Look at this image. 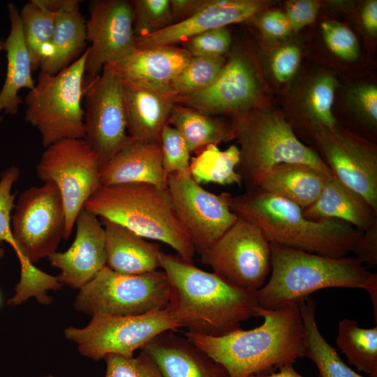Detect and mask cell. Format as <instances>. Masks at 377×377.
Listing matches in <instances>:
<instances>
[{"label":"cell","instance_id":"cell-15","mask_svg":"<svg viewBox=\"0 0 377 377\" xmlns=\"http://www.w3.org/2000/svg\"><path fill=\"white\" fill-rule=\"evenodd\" d=\"M312 136L334 176L377 210L376 145L337 124L318 128Z\"/></svg>","mask_w":377,"mask_h":377},{"label":"cell","instance_id":"cell-12","mask_svg":"<svg viewBox=\"0 0 377 377\" xmlns=\"http://www.w3.org/2000/svg\"><path fill=\"white\" fill-rule=\"evenodd\" d=\"M84 138L101 165L131 139L127 132L123 82L105 65L97 75L85 74L82 84Z\"/></svg>","mask_w":377,"mask_h":377},{"label":"cell","instance_id":"cell-50","mask_svg":"<svg viewBox=\"0 0 377 377\" xmlns=\"http://www.w3.org/2000/svg\"><path fill=\"white\" fill-rule=\"evenodd\" d=\"M249 377H304L297 373L292 364H286L279 368V371L276 373L272 372L269 374L263 375H251Z\"/></svg>","mask_w":377,"mask_h":377},{"label":"cell","instance_id":"cell-2","mask_svg":"<svg viewBox=\"0 0 377 377\" xmlns=\"http://www.w3.org/2000/svg\"><path fill=\"white\" fill-rule=\"evenodd\" d=\"M259 316L264 322L252 330L239 328L219 337L188 332L184 336L221 364L229 377L269 374L306 357L305 329L298 304L278 310L260 307Z\"/></svg>","mask_w":377,"mask_h":377},{"label":"cell","instance_id":"cell-35","mask_svg":"<svg viewBox=\"0 0 377 377\" xmlns=\"http://www.w3.org/2000/svg\"><path fill=\"white\" fill-rule=\"evenodd\" d=\"M227 60L221 57H192L169 85L175 98L187 96L211 85L216 79Z\"/></svg>","mask_w":377,"mask_h":377},{"label":"cell","instance_id":"cell-24","mask_svg":"<svg viewBox=\"0 0 377 377\" xmlns=\"http://www.w3.org/2000/svg\"><path fill=\"white\" fill-rule=\"evenodd\" d=\"M54 12L52 52L40 65V72L55 75L77 59L86 42V21L78 0H44Z\"/></svg>","mask_w":377,"mask_h":377},{"label":"cell","instance_id":"cell-20","mask_svg":"<svg viewBox=\"0 0 377 377\" xmlns=\"http://www.w3.org/2000/svg\"><path fill=\"white\" fill-rule=\"evenodd\" d=\"M122 82L128 135L142 142L161 143L162 131L177 103L175 95L169 89Z\"/></svg>","mask_w":377,"mask_h":377},{"label":"cell","instance_id":"cell-42","mask_svg":"<svg viewBox=\"0 0 377 377\" xmlns=\"http://www.w3.org/2000/svg\"><path fill=\"white\" fill-rule=\"evenodd\" d=\"M352 106L363 121L371 128L377 124V88L371 84L353 87L349 93Z\"/></svg>","mask_w":377,"mask_h":377},{"label":"cell","instance_id":"cell-38","mask_svg":"<svg viewBox=\"0 0 377 377\" xmlns=\"http://www.w3.org/2000/svg\"><path fill=\"white\" fill-rule=\"evenodd\" d=\"M105 377H162L155 361L140 350L136 357H125L116 354L107 355Z\"/></svg>","mask_w":377,"mask_h":377},{"label":"cell","instance_id":"cell-11","mask_svg":"<svg viewBox=\"0 0 377 377\" xmlns=\"http://www.w3.org/2000/svg\"><path fill=\"white\" fill-rule=\"evenodd\" d=\"M101 163L84 139H64L50 145L36 165L38 177L56 184L65 213L64 239L71 236L77 216L102 186Z\"/></svg>","mask_w":377,"mask_h":377},{"label":"cell","instance_id":"cell-25","mask_svg":"<svg viewBox=\"0 0 377 377\" xmlns=\"http://www.w3.org/2000/svg\"><path fill=\"white\" fill-rule=\"evenodd\" d=\"M105 234L106 266L127 274H141L161 267L160 246L126 228L100 218Z\"/></svg>","mask_w":377,"mask_h":377},{"label":"cell","instance_id":"cell-5","mask_svg":"<svg viewBox=\"0 0 377 377\" xmlns=\"http://www.w3.org/2000/svg\"><path fill=\"white\" fill-rule=\"evenodd\" d=\"M271 276L256 291L259 305L278 310L326 288H360L371 275L355 257L331 258L272 244Z\"/></svg>","mask_w":377,"mask_h":377},{"label":"cell","instance_id":"cell-16","mask_svg":"<svg viewBox=\"0 0 377 377\" xmlns=\"http://www.w3.org/2000/svg\"><path fill=\"white\" fill-rule=\"evenodd\" d=\"M263 85L251 55L232 50L214 82L200 91L178 97L176 103L202 113L238 114L263 105Z\"/></svg>","mask_w":377,"mask_h":377},{"label":"cell","instance_id":"cell-28","mask_svg":"<svg viewBox=\"0 0 377 377\" xmlns=\"http://www.w3.org/2000/svg\"><path fill=\"white\" fill-rule=\"evenodd\" d=\"M330 177L306 164L283 163L274 166L258 188L305 209L318 199Z\"/></svg>","mask_w":377,"mask_h":377},{"label":"cell","instance_id":"cell-3","mask_svg":"<svg viewBox=\"0 0 377 377\" xmlns=\"http://www.w3.org/2000/svg\"><path fill=\"white\" fill-rule=\"evenodd\" d=\"M230 208L270 243L323 256H346L362 233L340 220H309L297 205L260 188L232 196Z\"/></svg>","mask_w":377,"mask_h":377},{"label":"cell","instance_id":"cell-33","mask_svg":"<svg viewBox=\"0 0 377 377\" xmlns=\"http://www.w3.org/2000/svg\"><path fill=\"white\" fill-rule=\"evenodd\" d=\"M337 344L349 364L377 377V327L362 328L357 321L345 318L339 323Z\"/></svg>","mask_w":377,"mask_h":377},{"label":"cell","instance_id":"cell-48","mask_svg":"<svg viewBox=\"0 0 377 377\" xmlns=\"http://www.w3.org/2000/svg\"><path fill=\"white\" fill-rule=\"evenodd\" d=\"M362 25L367 32L371 36L377 34V1H368L364 6L361 13Z\"/></svg>","mask_w":377,"mask_h":377},{"label":"cell","instance_id":"cell-19","mask_svg":"<svg viewBox=\"0 0 377 377\" xmlns=\"http://www.w3.org/2000/svg\"><path fill=\"white\" fill-rule=\"evenodd\" d=\"M272 3L262 0H205L186 20L135 39L136 47L177 45L200 34L251 20Z\"/></svg>","mask_w":377,"mask_h":377},{"label":"cell","instance_id":"cell-13","mask_svg":"<svg viewBox=\"0 0 377 377\" xmlns=\"http://www.w3.org/2000/svg\"><path fill=\"white\" fill-rule=\"evenodd\" d=\"M200 257L215 274L249 290L260 289L271 272L270 242L258 227L239 216Z\"/></svg>","mask_w":377,"mask_h":377},{"label":"cell","instance_id":"cell-39","mask_svg":"<svg viewBox=\"0 0 377 377\" xmlns=\"http://www.w3.org/2000/svg\"><path fill=\"white\" fill-rule=\"evenodd\" d=\"M161 147L163 167L167 176L188 170L191 153L177 130L170 125L164 127L161 136Z\"/></svg>","mask_w":377,"mask_h":377},{"label":"cell","instance_id":"cell-43","mask_svg":"<svg viewBox=\"0 0 377 377\" xmlns=\"http://www.w3.org/2000/svg\"><path fill=\"white\" fill-rule=\"evenodd\" d=\"M301 59L300 48L286 44L277 48L270 60V68L275 79L280 82L290 80L296 73Z\"/></svg>","mask_w":377,"mask_h":377},{"label":"cell","instance_id":"cell-8","mask_svg":"<svg viewBox=\"0 0 377 377\" xmlns=\"http://www.w3.org/2000/svg\"><path fill=\"white\" fill-rule=\"evenodd\" d=\"M88 51L55 75L40 73L26 96L25 120L39 131L45 148L61 140L84 138L81 103Z\"/></svg>","mask_w":377,"mask_h":377},{"label":"cell","instance_id":"cell-14","mask_svg":"<svg viewBox=\"0 0 377 377\" xmlns=\"http://www.w3.org/2000/svg\"><path fill=\"white\" fill-rule=\"evenodd\" d=\"M167 188L177 218L199 255L211 247L237 220L232 195L214 194L191 177L189 170L170 174Z\"/></svg>","mask_w":377,"mask_h":377},{"label":"cell","instance_id":"cell-46","mask_svg":"<svg viewBox=\"0 0 377 377\" xmlns=\"http://www.w3.org/2000/svg\"><path fill=\"white\" fill-rule=\"evenodd\" d=\"M351 252L361 263H365L369 267L377 265V222L362 232L354 244Z\"/></svg>","mask_w":377,"mask_h":377},{"label":"cell","instance_id":"cell-7","mask_svg":"<svg viewBox=\"0 0 377 377\" xmlns=\"http://www.w3.org/2000/svg\"><path fill=\"white\" fill-rule=\"evenodd\" d=\"M14 209L11 229L24 263L15 290L26 296L38 295L52 286L54 277L34 264L54 253L64 239L62 198L56 184L47 182L24 191Z\"/></svg>","mask_w":377,"mask_h":377},{"label":"cell","instance_id":"cell-45","mask_svg":"<svg viewBox=\"0 0 377 377\" xmlns=\"http://www.w3.org/2000/svg\"><path fill=\"white\" fill-rule=\"evenodd\" d=\"M256 25L263 36L269 39H282L292 32L285 13L279 10L263 13L256 20Z\"/></svg>","mask_w":377,"mask_h":377},{"label":"cell","instance_id":"cell-36","mask_svg":"<svg viewBox=\"0 0 377 377\" xmlns=\"http://www.w3.org/2000/svg\"><path fill=\"white\" fill-rule=\"evenodd\" d=\"M131 2L135 39L150 36L172 24L170 0H133Z\"/></svg>","mask_w":377,"mask_h":377},{"label":"cell","instance_id":"cell-26","mask_svg":"<svg viewBox=\"0 0 377 377\" xmlns=\"http://www.w3.org/2000/svg\"><path fill=\"white\" fill-rule=\"evenodd\" d=\"M309 220L337 219L364 232L377 222V210L335 176L330 177L318 199L303 209Z\"/></svg>","mask_w":377,"mask_h":377},{"label":"cell","instance_id":"cell-34","mask_svg":"<svg viewBox=\"0 0 377 377\" xmlns=\"http://www.w3.org/2000/svg\"><path fill=\"white\" fill-rule=\"evenodd\" d=\"M337 86L335 78L323 73L313 77L304 87L301 118L311 135L318 128L337 125L332 110Z\"/></svg>","mask_w":377,"mask_h":377},{"label":"cell","instance_id":"cell-17","mask_svg":"<svg viewBox=\"0 0 377 377\" xmlns=\"http://www.w3.org/2000/svg\"><path fill=\"white\" fill-rule=\"evenodd\" d=\"M86 21L87 41L91 43L85 62V74H99L135 48L133 6L127 0H92Z\"/></svg>","mask_w":377,"mask_h":377},{"label":"cell","instance_id":"cell-31","mask_svg":"<svg viewBox=\"0 0 377 377\" xmlns=\"http://www.w3.org/2000/svg\"><path fill=\"white\" fill-rule=\"evenodd\" d=\"M20 15L24 43L35 71L52 52L54 12L44 0H31L22 7Z\"/></svg>","mask_w":377,"mask_h":377},{"label":"cell","instance_id":"cell-32","mask_svg":"<svg viewBox=\"0 0 377 377\" xmlns=\"http://www.w3.org/2000/svg\"><path fill=\"white\" fill-rule=\"evenodd\" d=\"M239 161V149L232 145L221 151L216 145H209L192 157L189 172L198 184L242 186V179L236 171Z\"/></svg>","mask_w":377,"mask_h":377},{"label":"cell","instance_id":"cell-23","mask_svg":"<svg viewBox=\"0 0 377 377\" xmlns=\"http://www.w3.org/2000/svg\"><path fill=\"white\" fill-rule=\"evenodd\" d=\"M102 186L143 182L167 188L161 143L131 140L101 165Z\"/></svg>","mask_w":377,"mask_h":377},{"label":"cell","instance_id":"cell-27","mask_svg":"<svg viewBox=\"0 0 377 377\" xmlns=\"http://www.w3.org/2000/svg\"><path fill=\"white\" fill-rule=\"evenodd\" d=\"M10 31L3 42L6 52L7 71L5 82L0 91V112L15 114L22 100L18 96L22 88L32 89L36 84L32 78V65L27 49L22 28L20 11L13 3L7 6ZM3 117L0 115V122Z\"/></svg>","mask_w":377,"mask_h":377},{"label":"cell","instance_id":"cell-29","mask_svg":"<svg viewBox=\"0 0 377 377\" xmlns=\"http://www.w3.org/2000/svg\"><path fill=\"white\" fill-rule=\"evenodd\" d=\"M168 125L177 130L186 142L191 153L195 154L209 145L235 139L232 126L192 108L176 103Z\"/></svg>","mask_w":377,"mask_h":377},{"label":"cell","instance_id":"cell-1","mask_svg":"<svg viewBox=\"0 0 377 377\" xmlns=\"http://www.w3.org/2000/svg\"><path fill=\"white\" fill-rule=\"evenodd\" d=\"M160 260L170 290L166 307L188 332L223 336L239 329L241 322L260 317L256 291L237 287L178 255L162 251Z\"/></svg>","mask_w":377,"mask_h":377},{"label":"cell","instance_id":"cell-37","mask_svg":"<svg viewBox=\"0 0 377 377\" xmlns=\"http://www.w3.org/2000/svg\"><path fill=\"white\" fill-rule=\"evenodd\" d=\"M20 177L19 168L13 165L0 175V242H6L10 245L20 261V267L23 260L17 249L11 229L10 212L15 207L16 193H12L13 185Z\"/></svg>","mask_w":377,"mask_h":377},{"label":"cell","instance_id":"cell-4","mask_svg":"<svg viewBox=\"0 0 377 377\" xmlns=\"http://www.w3.org/2000/svg\"><path fill=\"white\" fill-rule=\"evenodd\" d=\"M83 208L145 239L168 244L193 263L195 250L179 222L168 188L137 182L101 186Z\"/></svg>","mask_w":377,"mask_h":377},{"label":"cell","instance_id":"cell-21","mask_svg":"<svg viewBox=\"0 0 377 377\" xmlns=\"http://www.w3.org/2000/svg\"><path fill=\"white\" fill-rule=\"evenodd\" d=\"M140 350L152 357L162 377H229L221 364L172 330L158 334Z\"/></svg>","mask_w":377,"mask_h":377},{"label":"cell","instance_id":"cell-9","mask_svg":"<svg viewBox=\"0 0 377 377\" xmlns=\"http://www.w3.org/2000/svg\"><path fill=\"white\" fill-rule=\"evenodd\" d=\"M170 296L163 270L127 274L105 266L79 290L74 307L91 317L136 316L165 308Z\"/></svg>","mask_w":377,"mask_h":377},{"label":"cell","instance_id":"cell-10","mask_svg":"<svg viewBox=\"0 0 377 377\" xmlns=\"http://www.w3.org/2000/svg\"><path fill=\"white\" fill-rule=\"evenodd\" d=\"M179 328L170 310L165 307L147 313L130 316H92L82 328L69 326L64 337L77 346L81 355L95 361L107 355L133 357L154 337Z\"/></svg>","mask_w":377,"mask_h":377},{"label":"cell","instance_id":"cell-30","mask_svg":"<svg viewBox=\"0 0 377 377\" xmlns=\"http://www.w3.org/2000/svg\"><path fill=\"white\" fill-rule=\"evenodd\" d=\"M305 329L306 357L316 365L319 377H364L354 371L341 359L320 334L316 321V302L309 297L298 304Z\"/></svg>","mask_w":377,"mask_h":377},{"label":"cell","instance_id":"cell-52","mask_svg":"<svg viewBox=\"0 0 377 377\" xmlns=\"http://www.w3.org/2000/svg\"><path fill=\"white\" fill-rule=\"evenodd\" d=\"M1 50H3V42H2L1 40L0 39V51Z\"/></svg>","mask_w":377,"mask_h":377},{"label":"cell","instance_id":"cell-22","mask_svg":"<svg viewBox=\"0 0 377 377\" xmlns=\"http://www.w3.org/2000/svg\"><path fill=\"white\" fill-rule=\"evenodd\" d=\"M177 45L135 48L110 65L122 80L169 89V85L191 59Z\"/></svg>","mask_w":377,"mask_h":377},{"label":"cell","instance_id":"cell-47","mask_svg":"<svg viewBox=\"0 0 377 377\" xmlns=\"http://www.w3.org/2000/svg\"><path fill=\"white\" fill-rule=\"evenodd\" d=\"M205 0H170L172 24L184 21L195 14Z\"/></svg>","mask_w":377,"mask_h":377},{"label":"cell","instance_id":"cell-44","mask_svg":"<svg viewBox=\"0 0 377 377\" xmlns=\"http://www.w3.org/2000/svg\"><path fill=\"white\" fill-rule=\"evenodd\" d=\"M320 10V3L312 0H293L286 2L284 13L292 32H297L313 22Z\"/></svg>","mask_w":377,"mask_h":377},{"label":"cell","instance_id":"cell-40","mask_svg":"<svg viewBox=\"0 0 377 377\" xmlns=\"http://www.w3.org/2000/svg\"><path fill=\"white\" fill-rule=\"evenodd\" d=\"M231 43L230 31L225 27L194 36L180 45L191 57L214 58L226 56Z\"/></svg>","mask_w":377,"mask_h":377},{"label":"cell","instance_id":"cell-18","mask_svg":"<svg viewBox=\"0 0 377 377\" xmlns=\"http://www.w3.org/2000/svg\"><path fill=\"white\" fill-rule=\"evenodd\" d=\"M75 225L76 235L70 248L47 258L60 270L57 279L63 286L80 290L106 266L105 234L98 216L84 208Z\"/></svg>","mask_w":377,"mask_h":377},{"label":"cell","instance_id":"cell-6","mask_svg":"<svg viewBox=\"0 0 377 377\" xmlns=\"http://www.w3.org/2000/svg\"><path fill=\"white\" fill-rule=\"evenodd\" d=\"M231 124L239 145L236 171L246 191L258 188L279 163H304L334 176L319 154L297 138L292 124L279 110L261 105L233 116Z\"/></svg>","mask_w":377,"mask_h":377},{"label":"cell","instance_id":"cell-53","mask_svg":"<svg viewBox=\"0 0 377 377\" xmlns=\"http://www.w3.org/2000/svg\"><path fill=\"white\" fill-rule=\"evenodd\" d=\"M44 377H54V376L51 375V374H48Z\"/></svg>","mask_w":377,"mask_h":377},{"label":"cell","instance_id":"cell-41","mask_svg":"<svg viewBox=\"0 0 377 377\" xmlns=\"http://www.w3.org/2000/svg\"><path fill=\"white\" fill-rule=\"evenodd\" d=\"M321 31L330 50L339 58L355 61L359 55V46L354 33L345 25L331 20L321 24Z\"/></svg>","mask_w":377,"mask_h":377},{"label":"cell","instance_id":"cell-51","mask_svg":"<svg viewBox=\"0 0 377 377\" xmlns=\"http://www.w3.org/2000/svg\"><path fill=\"white\" fill-rule=\"evenodd\" d=\"M4 256V250L3 249L0 247V259L2 258Z\"/></svg>","mask_w":377,"mask_h":377},{"label":"cell","instance_id":"cell-49","mask_svg":"<svg viewBox=\"0 0 377 377\" xmlns=\"http://www.w3.org/2000/svg\"><path fill=\"white\" fill-rule=\"evenodd\" d=\"M360 288L366 290L370 295L375 323H377V274H371L367 281L362 285Z\"/></svg>","mask_w":377,"mask_h":377}]
</instances>
